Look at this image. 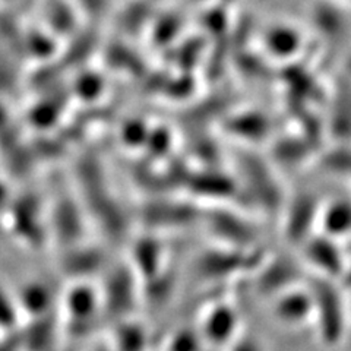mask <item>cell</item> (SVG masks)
Listing matches in <instances>:
<instances>
[{
	"mask_svg": "<svg viewBox=\"0 0 351 351\" xmlns=\"http://www.w3.org/2000/svg\"><path fill=\"white\" fill-rule=\"evenodd\" d=\"M313 298V322L321 341L328 347L343 343L347 326V309L343 294L334 280L321 278L309 287Z\"/></svg>",
	"mask_w": 351,
	"mask_h": 351,
	"instance_id": "obj_1",
	"label": "cell"
},
{
	"mask_svg": "<svg viewBox=\"0 0 351 351\" xmlns=\"http://www.w3.org/2000/svg\"><path fill=\"white\" fill-rule=\"evenodd\" d=\"M63 329L71 338H81L93 331L103 315L100 289L90 281H73L60 299Z\"/></svg>",
	"mask_w": 351,
	"mask_h": 351,
	"instance_id": "obj_2",
	"label": "cell"
},
{
	"mask_svg": "<svg viewBox=\"0 0 351 351\" xmlns=\"http://www.w3.org/2000/svg\"><path fill=\"white\" fill-rule=\"evenodd\" d=\"M274 319L289 328H300L313 322V298L311 289L294 287L274 298Z\"/></svg>",
	"mask_w": 351,
	"mask_h": 351,
	"instance_id": "obj_3",
	"label": "cell"
},
{
	"mask_svg": "<svg viewBox=\"0 0 351 351\" xmlns=\"http://www.w3.org/2000/svg\"><path fill=\"white\" fill-rule=\"evenodd\" d=\"M136 285L129 280V271L119 269L110 276L106 287L100 289L103 315H114L119 321L129 319L135 309V303L141 299Z\"/></svg>",
	"mask_w": 351,
	"mask_h": 351,
	"instance_id": "obj_4",
	"label": "cell"
},
{
	"mask_svg": "<svg viewBox=\"0 0 351 351\" xmlns=\"http://www.w3.org/2000/svg\"><path fill=\"white\" fill-rule=\"evenodd\" d=\"M240 317L234 307L228 303H219L204 316L199 331L204 343L214 347H228L240 334Z\"/></svg>",
	"mask_w": 351,
	"mask_h": 351,
	"instance_id": "obj_5",
	"label": "cell"
},
{
	"mask_svg": "<svg viewBox=\"0 0 351 351\" xmlns=\"http://www.w3.org/2000/svg\"><path fill=\"white\" fill-rule=\"evenodd\" d=\"M22 319L32 321L53 315V309L59 298L56 299L50 285L41 280H31L24 282L15 293Z\"/></svg>",
	"mask_w": 351,
	"mask_h": 351,
	"instance_id": "obj_6",
	"label": "cell"
},
{
	"mask_svg": "<svg viewBox=\"0 0 351 351\" xmlns=\"http://www.w3.org/2000/svg\"><path fill=\"white\" fill-rule=\"evenodd\" d=\"M341 256L338 255L334 246L319 245V246H311L309 250V259L313 263V267L322 272L324 278L335 280L337 277H341L344 274Z\"/></svg>",
	"mask_w": 351,
	"mask_h": 351,
	"instance_id": "obj_7",
	"label": "cell"
},
{
	"mask_svg": "<svg viewBox=\"0 0 351 351\" xmlns=\"http://www.w3.org/2000/svg\"><path fill=\"white\" fill-rule=\"evenodd\" d=\"M145 331L134 321H119V329H116L114 351H142L147 344Z\"/></svg>",
	"mask_w": 351,
	"mask_h": 351,
	"instance_id": "obj_8",
	"label": "cell"
},
{
	"mask_svg": "<svg viewBox=\"0 0 351 351\" xmlns=\"http://www.w3.org/2000/svg\"><path fill=\"white\" fill-rule=\"evenodd\" d=\"M24 324L15 293L0 287V331L14 334Z\"/></svg>",
	"mask_w": 351,
	"mask_h": 351,
	"instance_id": "obj_9",
	"label": "cell"
},
{
	"mask_svg": "<svg viewBox=\"0 0 351 351\" xmlns=\"http://www.w3.org/2000/svg\"><path fill=\"white\" fill-rule=\"evenodd\" d=\"M204 341L199 331L191 332L188 329L174 332L170 338L167 351H199V344Z\"/></svg>",
	"mask_w": 351,
	"mask_h": 351,
	"instance_id": "obj_10",
	"label": "cell"
},
{
	"mask_svg": "<svg viewBox=\"0 0 351 351\" xmlns=\"http://www.w3.org/2000/svg\"><path fill=\"white\" fill-rule=\"evenodd\" d=\"M227 348L228 351H263L262 346L259 344V341L255 337L243 335V334H239L234 338V341Z\"/></svg>",
	"mask_w": 351,
	"mask_h": 351,
	"instance_id": "obj_11",
	"label": "cell"
},
{
	"mask_svg": "<svg viewBox=\"0 0 351 351\" xmlns=\"http://www.w3.org/2000/svg\"><path fill=\"white\" fill-rule=\"evenodd\" d=\"M0 351H21L19 343H6L5 339L2 343H0Z\"/></svg>",
	"mask_w": 351,
	"mask_h": 351,
	"instance_id": "obj_12",
	"label": "cell"
},
{
	"mask_svg": "<svg viewBox=\"0 0 351 351\" xmlns=\"http://www.w3.org/2000/svg\"><path fill=\"white\" fill-rule=\"evenodd\" d=\"M93 351H114L113 348L112 350H106V348H95V350H93Z\"/></svg>",
	"mask_w": 351,
	"mask_h": 351,
	"instance_id": "obj_13",
	"label": "cell"
},
{
	"mask_svg": "<svg viewBox=\"0 0 351 351\" xmlns=\"http://www.w3.org/2000/svg\"><path fill=\"white\" fill-rule=\"evenodd\" d=\"M53 351H58V350H53ZM59 351H60V350H59Z\"/></svg>",
	"mask_w": 351,
	"mask_h": 351,
	"instance_id": "obj_14",
	"label": "cell"
}]
</instances>
